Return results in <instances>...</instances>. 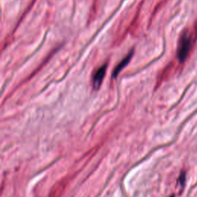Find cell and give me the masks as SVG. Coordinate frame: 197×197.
<instances>
[{
	"label": "cell",
	"mask_w": 197,
	"mask_h": 197,
	"mask_svg": "<svg viewBox=\"0 0 197 197\" xmlns=\"http://www.w3.org/2000/svg\"><path fill=\"white\" fill-rule=\"evenodd\" d=\"M132 55H133V50H132L131 52H129V53L128 54V55H126V56L125 57L124 59H123L122 61H121L119 64H118L117 66L115 68L114 71H113V78H116V77H117V75L119 74V73L122 71V70H123V69H124L125 67H126V65H128V63L130 62Z\"/></svg>",
	"instance_id": "3957f363"
},
{
	"label": "cell",
	"mask_w": 197,
	"mask_h": 197,
	"mask_svg": "<svg viewBox=\"0 0 197 197\" xmlns=\"http://www.w3.org/2000/svg\"><path fill=\"white\" fill-rule=\"evenodd\" d=\"M170 197H175L174 196H170Z\"/></svg>",
	"instance_id": "5b68a950"
},
{
	"label": "cell",
	"mask_w": 197,
	"mask_h": 197,
	"mask_svg": "<svg viewBox=\"0 0 197 197\" xmlns=\"http://www.w3.org/2000/svg\"><path fill=\"white\" fill-rule=\"evenodd\" d=\"M106 70H107V63L103 64L102 66L97 69L92 77V82H93V87L95 90H98L103 83V79L106 75Z\"/></svg>",
	"instance_id": "7a4b0ae2"
},
{
	"label": "cell",
	"mask_w": 197,
	"mask_h": 197,
	"mask_svg": "<svg viewBox=\"0 0 197 197\" xmlns=\"http://www.w3.org/2000/svg\"><path fill=\"white\" fill-rule=\"evenodd\" d=\"M196 38L197 31L195 27L185 29L182 32L177 47V59L180 62H183L188 58Z\"/></svg>",
	"instance_id": "6da1fadb"
},
{
	"label": "cell",
	"mask_w": 197,
	"mask_h": 197,
	"mask_svg": "<svg viewBox=\"0 0 197 197\" xmlns=\"http://www.w3.org/2000/svg\"><path fill=\"white\" fill-rule=\"evenodd\" d=\"M185 180V173H182L181 175H180V184H181V185H184Z\"/></svg>",
	"instance_id": "277c9868"
}]
</instances>
